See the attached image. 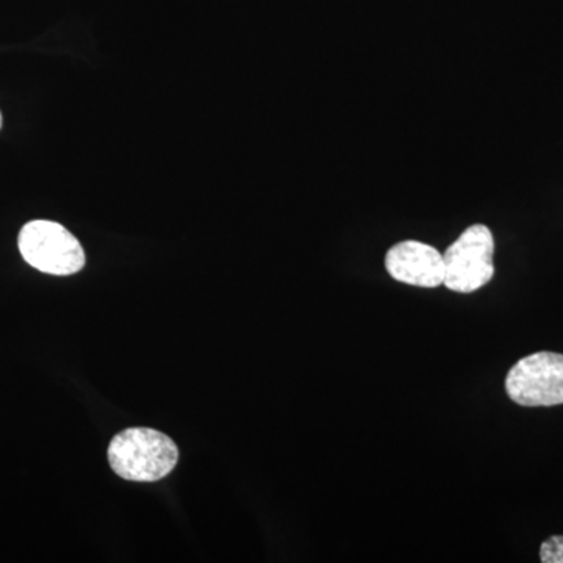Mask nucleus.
I'll use <instances>...</instances> for the list:
<instances>
[{
    "instance_id": "1",
    "label": "nucleus",
    "mask_w": 563,
    "mask_h": 563,
    "mask_svg": "<svg viewBox=\"0 0 563 563\" xmlns=\"http://www.w3.org/2000/svg\"><path fill=\"white\" fill-rule=\"evenodd\" d=\"M109 462L122 479L155 483L176 468L179 450L163 432L146 428L125 429L111 440Z\"/></svg>"
},
{
    "instance_id": "2",
    "label": "nucleus",
    "mask_w": 563,
    "mask_h": 563,
    "mask_svg": "<svg viewBox=\"0 0 563 563\" xmlns=\"http://www.w3.org/2000/svg\"><path fill=\"white\" fill-rule=\"evenodd\" d=\"M20 251L24 261L41 273L70 276L87 262L79 240L54 221L36 220L21 229Z\"/></svg>"
},
{
    "instance_id": "3",
    "label": "nucleus",
    "mask_w": 563,
    "mask_h": 563,
    "mask_svg": "<svg viewBox=\"0 0 563 563\" xmlns=\"http://www.w3.org/2000/svg\"><path fill=\"white\" fill-rule=\"evenodd\" d=\"M495 240L487 225L473 224L443 254L444 287L468 295L493 279Z\"/></svg>"
},
{
    "instance_id": "4",
    "label": "nucleus",
    "mask_w": 563,
    "mask_h": 563,
    "mask_svg": "<svg viewBox=\"0 0 563 563\" xmlns=\"http://www.w3.org/2000/svg\"><path fill=\"white\" fill-rule=\"evenodd\" d=\"M506 391L525 407L563 404V354L536 352L521 358L507 374Z\"/></svg>"
},
{
    "instance_id": "5",
    "label": "nucleus",
    "mask_w": 563,
    "mask_h": 563,
    "mask_svg": "<svg viewBox=\"0 0 563 563\" xmlns=\"http://www.w3.org/2000/svg\"><path fill=\"white\" fill-rule=\"evenodd\" d=\"M385 268L393 279L413 287L435 288L444 282L443 254L415 240L395 244L385 255Z\"/></svg>"
},
{
    "instance_id": "6",
    "label": "nucleus",
    "mask_w": 563,
    "mask_h": 563,
    "mask_svg": "<svg viewBox=\"0 0 563 563\" xmlns=\"http://www.w3.org/2000/svg\"><path fill=\"white\" fill-rule=\"evenodd\" d=\"M540 561L543 563H563V536H553L542 544Z\"/></svg>"
},
{
    "instance_id": "7",
    "label": "nucleus",
    "mask_w": 563,
    "mask_h": 563,
    "mask_svg": "<svg viewBox=\"0 0 563 563\" xmlns=\"http://www.w3.org/2000/svg\"><path fill=\"white\" fill-rule=\"evenodd\" d=\"M0 129H2V113H0Z\"/></svg>"
}]
</instances>
